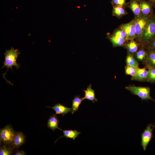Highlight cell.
<instances>
[{
	"instance_id": "obj_18",
	"label": "cell",
	"mask_w": 155,
	"mask_h": 155,
	"mask_svg": "<svg viewBox=\"0 0 155 155\" xmlns=\"http://www.w3.org/2000/svg\"><path fill=\"white\" fill-rule=\"evenodd\" d=\"M125 7L120 6H113L112 15L120 19L126 15L127 12Z\"/></svg>"
},
{
	"instance_id": "obj_14",
	"label": "cell",
	"mask_w": 155,
	"mask_h": 155,
	"mask_svg": "<svg viewBox=\"0 0 155 155\" xmlns=\"http://www.w3.org/2000/svg\"><path fill=\"white\" fill-rule=\"evenodd\" d=\"M107 38L112 43L113 47L123 46L128 41L126 39L114 36L111 35L108 36Z\"/></svg>"
},
{
	"instance_id": "obj_25",
	"label": "cell",
	"mask_w": 155,
	"mask_h": 155,
	"mask_svg": "<svg viewBox=\"0 0 155 155\" xmlns=\"http://www.w3.org/2000/svg\"><path fill=\"white\" fill-rule=\"evenodd\" d=\"M138 67L126 65L125 68V73L131 77L133 76L136 74Z\"/></svg>"
},
{
	"instance_id": "obj_28",
	"label": "cell",
	"mask_w": 155,
	"mask_h": 155,
	"mask_svg": "<svg viewBox=\"0 0 155 155\" xmlns=\"http://www.w3.org/2000/svg\"><path fill=\"white\" fill-rule=\"evenodd\" d=\"M145 47L151 48L155 51V37L150 41Z\"/></svg>"
},
{
	"instance_id": "obj_22",
	"label": "cell",
	"mask_w": 155,
	"mask_h": 155,
	"mask_svg": "<svg viewBox=\"0 0 155 155\" xmlns=\"http://www.w3.org/2000/svg\"><path fill=\"white\" fill-rule=\"evenodd\" d=\"M145 65L148 71L147 81L152 84L155 83V68L148 64Z\"/></svg>"
},
{
	"instance_id": "obj_11",
	"label": "cell",
	"mask_w": 155,
	"mask_h": 155,
	"mask_svg": "<svg viewBox=\"0 0 155 155\" xmlns=\"http://www.w3.org/2000/svg\"><path fill=\"white\" fill-rule=\"evenodd\" d=\"M148 73V70H146V67L142 68L138 67L136 74L131 77V79L138 81H147Z\"/></svg>"
},
{
	"instance_id": "obj_23",
	"label": "cell",
	"mask_w": 155,
	"mask_h": 155,
	"mask_svg": "<svg viewBox=\"0 0 155 155\" xmlns=\"http://www.w3.org/2000/svg\"><path fill=\"white\" fill-rule=\"evenodd\" d=\"M126 62L127 65L139 67V63L132 55L127 54L126 57Z\"/></svg>"
},
{
	"instance_id": "obj_1",
	"label": "cell",
	"mask_w": 155,
	"mask_h": 155,
	"mask_svg": "<svg viewBox=\"0 0 155 155\" xmlns=\"http://www.w3.org/2000/svg\"><path fill=\"white\" fill-rule=\"evenodd\" d=\"M20 53L19 52L18 49H15L13 47H11L9 50H6L5 52L4 53L5 60L3 62V65L1 69H2L4 67H6L7 68V69L5 73L2 74V75L3 78L6 80V82L11 85H13V84L7 80L5 78V75L9 68H11L12 71H13L12 67L13 66L15 67L16 69H19L20 65L17 63L16 60L19 55Z\"/></svg>"
},
{
	"instance_id": "obj_24",
	"label": "cell",
	"mask_w": 155,
	"mask_h": 155,
	"mask_svg": "<svg viewBox=\"0 0 155 155\" xmlns=\"http://www.w3.org/2000/svg\"><path fill=\"white\" fill-rule=\"evenodd\" d=\"M111 35L114 36L125 38L127 40V34L126 32L119 26L114 31Z\"/></svg>"
},
{
	"instance_id": "obj_2",
	"label": "cell",
	"mask_w": 155,
	"mask_h": 155,
	"mask_svg": "<svg viewBox=\"0 0 155 155\" xmlns=\"http://www.w3.org/2000/svg\"><path fill=\"white\" fill-rule=\"evenodd\" d=\"M155 37V14L151 16L146 27L140 43L145 46Z\"/></svg>"
},
{
	"instance_id": "obj_9",
	"label": "cell",
	"mask_w": 155,
	"mask_h": 155,
	"mask_svg": "<svg viewBox=\"0 0 155 155\" xmlns=\"http://www.w3.org/2000/svg\"><path fill=\"white\" fill-rule=\"evenodd\" d=\"M133 55L138 62L145 64L147 59L148 53L144 46L141 45L138 50Z\"/></svg>"
},
{
	"instance_id": "obj_30",
	"label": "cell",
	"mask_w": 155,
	"mask_h": 155,
	"mask_svg": "<svg viewBox=\"0 0 155 155\" xmlns=\"http://www.w3.org/2000/svg\"><path fill=\"white\" fill-rule=\"evenodd\" d=\"M153 5V7L155 8V0H149Z\"/></svg>"
},
{
	"instance_id": "obj_17",
	"label": "cell",
	"mask_w": 155,
	"mask_h": 155,
	"mask_svg": "<svg viewBox=\"0 0 155 155\" xmlns=\"http://www.w3.org/2000/svg\"><path fill=\"white\" fill-rule=\"evenodd\" d=\"M92 85L90 84L88 86L86 90H83L85 94L84 99H86L94 103L97 102L98 99L95 96V93L94 90L91 88Z\"/></svg>"
},
{
	"instance_id": "obj_13",
	"label": "cell",
	"mask_w": 155,
	"mask_h": 155,
	"mask_svg": "<svg viewBox=\"0 0 155 155\" xmlns=\"http://www.w3.org/2000/svg\"><path fill=\"white\" fill-rule=\"evenodd\" d=\"M46 107L52 108L55 112V115L61 114L63 116L69 112L72 111L71 108L66 107L60 103L56 104L52 107Z\"/></svg>"
},
{
	"instance_id": "obj_26",
	"label": "cell",
	"mask_w": 155,
	"mask_h": 155,
	"mask_svg": "<svg viewBox=\"0 0 155 155\" xmlns=\"http://www.w3.org/2000/svg\"><path fill=\"white\" fill-rule=\"evenodd\" d=\"M12 152V149L10 147L6 146H3L0 147V155H9L11 154Z\"/></svg>"
},
{
	"instance_id": "obj_21",
	"label": "cell",
	"mask_w": 155,
	"mask_h": 155,
	"mask_svg": "<svg viewBox=\"0 0 155 155\" xmlns=\"http://www.w3.org/2000/svg\"><path fill=\"white\" fill-rule=\"evenodd\" d=\"M84 97H81L80 96L77 95L74 96L72 100V106L71 113L73 114L76 112L79 108L80 105L84 100Z\"/></svg>"
},
{
	"instance_id": "obj_6",
	"label": "cell",
	"mask_w": 155,
	"mask_h": 155,
	"mask_svg": "<svg viewBox=\"0 0 155 155\" xmlns=\"http://www.w3.org/2000/svg\"><path fill=\"white\" fill-rule=\"evenodd\" d=\"M155 127V123L154 124H150L141 134V145L144 151L146 150L148 145L153 137V131Z\"/></svg>"
},
{
	"instance_id": "obj_5",
	"label": "cell",
	"mask_w": 155,
	"mask_h": 155,
	"mask_svg": "<svg viewBox=\"0 0 155 155\" xmlns=\"http://www.w3.org/2000/svg\"><path fill=\"white\" fill-rule=\"evenodd\" d=\"M16 132L12 126L9 124L5 126L0 131V144L10 145L12 144L13 140Z\"/></svg>"
},
{
	"instance_id": "obj_19",
	"label": "cell",
	"mask_w": 155,
	"mask_h": 155,
	"mask_svg": "<svg viewBox=\"0 0 155 155\" xmlns=\"http://www.w3.org/2000/svg\"><path fill=\"white\" fill-rule=\"evenodd\" d=\"M63 135L58 138L55 142V143L58 140L63 137H65L67 138H70L75 140L77 137H78L81 133L80 132L76 130H63Z\"/></svg>"
},
{
	"instance_id": "obj_16",
	"label": "cell",
	"mask_w": 155,
	"mask_h": 155,
	"mask_svg": "<svg viewBox=\"0 0 155 155\" xmlns=\"http://www.w3.org/2000/svg\"><path fill=\"white\" fill-rule=\"evenodd\" d=\"M59 123V120L58 119L57 116L53 114V115H51L48 120L47 124L48 128L51 129L54 131L57 129L63 131L58 127Z\"/></svg>"
},
{
	"instance_id": "obj_27",
	"label": "cell",
	"mask_w": 155,
	"mask_h": 155,
	"mask_svg": "<svg viewBox=\"0 0 155 155\" xmlns=\"http://www.w3.org/2000/svg\"><path fill=\"white\" fill-rule=\"evenodd\" d=\"M111 3L112 6H120L127 7V3L126 0H111Z\"/></svg>"
},
{
	"instance_id": "obj_12",
	"label": "cell",
	"mask_w": 155,
	"mask_h": 155,
	"mask_svg": "<svg viewBox=\"0 0 155 155\" xmlns=\"http://www.w3.org/2000/svg\"><path fill=\"white\" fill-rule=\"evenodd\" d=\"M127 7L131 10L134 17H138L141 15L140 7L138 0H130L129 2H127Z\"/></svg>"
},
{
	"instance_id": "obj_7",
	"label": "cell",
	"mask_w": 155,
	"mask_h": 155,
	"mask_svg": "<svg viewBox=\"0 0 155 155\" xmlns=\"http://www.w3.org/2000/svg\"><path fill=\"white\" fill-rule=\"evenodd\" d=\"M119 27L126 32L128 40L135 39L136 31L135 22L133 19L128 23L121 24Z\"/></svg>"
},
{
	"instance_id": "obj_20",
	"label": "cell",
	"mask_w": 155,
	"mask_h": 155,
	"mask_svg": "<svg viewBox=\"0 0 155 155\" xmlns=\"http://www.w3.org/2000/svg\"><path fill=\"white\" fill-rule=\"evenodd\" d=\"M148 53V57L145 64H148L155 68V51L152 49L146 48Z\"/></svg>"
},
{
	"instance_id": "obj_10",
	"label": "cell",
	"mask_w": 155,
	"mask_h": 155,
	"mask_svg": "<svg viewBox=\"0 0 155 155\" xmlns=\"http://www.w3.org/2000/svg\"><path fill=\"white\" fill-rule=\"evenodd\" d=\"M140 45L139 43L134 39L127 41L123 47L126 49L127 54L133 55L138 50Z\"/></svg>"
},
{
	"instance_id": "obj_8",
	"label": "cell",
	"mask_w": 155,
	"mask_h": 155,
	"mask_svg": "<svg viewBox=\"0 0 155 155\" xmlns=\"http://www.w3.org/2000/svg\"><path fill=\"white\" fill-rule=\"evenodd\" d=\"M140 4L141 14L150 17L154 13L153 12V5L149 1L138 0Z\"/></svg>"
},
{
	"instance_id": "obj_29",
	"label": "cell",
	"mask_w": 155,
	"mask_h": 155,
	"mask_svg": "<svg viewBox=\"0 0 155 155\" xmlns=\"http://www.w3.org/2000/svg\"><path fill=\"white\" fill-rule=\"evenodd\" d=\"M15 155H26L25 152L23 150L17 151L15 153Z\"/></svg>"
},
{
	"instance_id": "obj_4",
	"label": "cell",
	"mask_w": 155,
	"mask_h": 155,
	"mask_svg": "<svg viewBox=\"0 0 155 155\" xmlns=\"http://www.w3.org/2000/svg\"><path fill=\"white\" fill-rule=\"evenodd\" d=\"M125 88L132 94L138 96L142 100H151L155 102V100L150 96V89L149 87L129 85L126 86Z\"/></svg>"
},
{
	"instance_id": "obj_15",
	"label": "cell",
	"mask_w": 155,
	"mask_h": 155,
	"mask_svg": "<svg viewBox=\"0 0 155 155\" xmlns=\"http://www.w3.org/2000/svg\"><path fill=\"white\" fill-rule=\"evenodd\" d=\"M25 139V136L22 132H16L11 145L14 148H18L24 143Z\"/></svg>"
},
{
	"instance_id": "obj_3",
	"label": "cell",
	"mask_w": 155,
	"mask_h": 155,
	"mask_svg": "<svg viewBox=\"0 0 155 155\" xmlns=\"http://www.w3.org/2000/svg\"><path fill=\"white\" fill-rule=\"evenodd\" d=\"M150 17L141 14L133 19L135 22L136 31L135 40L140 43Z\"/></svg>"
}]
</instances>
